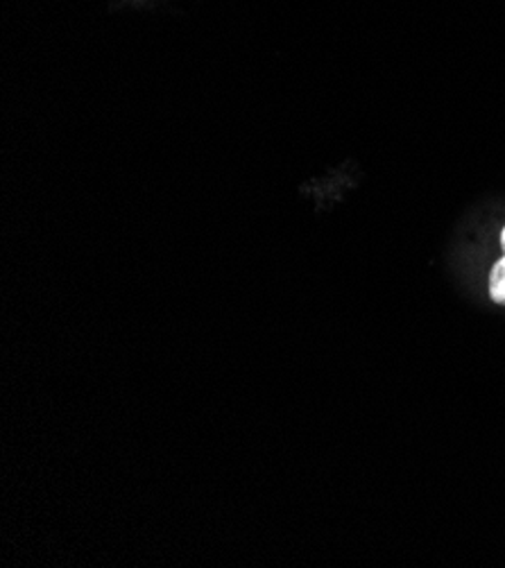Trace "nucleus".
I'll use <instances>...</instances> for the list:
<instances>
[{
  "label": "nucleus",
  "instance_id": "f257e3e1",
  "mask_svg": "<svg viewBox=\"0 0 505 568\" xmlns=\"http://www.w3.org/2000/svg\"><path fill=\"white\" fill-rule=\"evenodd\" d=\"M489 300L498 306H505V256L492 265L489 272Z\"/></svg>",
  "mask_w": 505,
  "mask_h": 568
},
{
  "label": "nucleus",
  "instance_id": "f03ea898",
  "mask_svg": "<svg viewBox=\"0 0 505 568\" xmlns=\"http://www.w3.org/2000/svg\"><path fill=\"white\" fill-rule=\"evenodd\" d=\"M498 241H501V247H503V252H505V226L501 230V236H498Z\"/></svg>",
  "mask_w": 505,
  "mask_h": 568
}]
</instances>
